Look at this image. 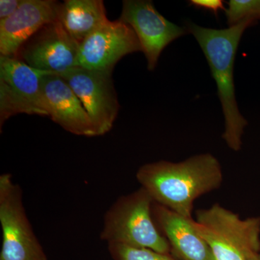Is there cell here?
<instances>
[{
  "label": "cell",
  "mask_w": 260,
  "mask_h": 260,
  "mask_svg": "<svg viewBox=\"0 0 260 260\" xmlns=\"http://www.w3.org/2000/svg\"><path fill=\"white\" fill-rule=\"evenodd\" d=\"M41 84L48 116L54 122L74 135L98 136L83 104L60 75L46 73Z\"/></svg>",
  "instance_id": "obj_12"
},
{
  "label": "cell",
  "mask_w": 260,
  "mask_h": 260,
  "mask_svg": "<svg viewBox=\"0 0 260 260\" xmlns=\"http://www.w3.org/2000/svg\"><path fill=\"white\" fill-rule=\"evenodd\" d=\"M0 260H47L25 213L21 189L10 174L0 177Z\"/></svg>",
  "instance_id": "obj_5"
},
{
  "label": "cell",
  "mask_w": 260,
  "mask_h": 260,
  "mask_svg": "<svg viewBox=\"0 0 260 260\" xmlns=\"http://www.w3.org/2000/svg\"><path fill=\"white\" fill-rule=\"evenodd\" d=\"M248 260H260V255L259 254H255L250 256Z\"/></svg>",
  "instance_id": "obj_19"
},
{
  "label": "cell",
  "mask_w": 260,
  "mask_h": 260,
  "mask_svg": "<svg viewBox=\"0 0 260 260\" xmlns=\"http://www.w3.org/2000/svg\"><path fill=\"white\" fill-rule=\"evenodd\" d=\"M189 5L198 9L212 12L214 15L218 16L219 11H225L226 8L224 6V3L221 0H189Z\"/></svg>",
  "instance_id": "obj_17"
},
{
  "label": "cell",
  "mask_w": 260,
  "mask_h": 260,
  "mask_svg": "<svg viewBox=\"0 0 260 260\" xmlns=\"http://www.w3.org/2000/svg\"><path fill=\"white\" fill-rule=\"evenodd\" d=\"M142 51L131 26L119 20H109L82 43L78 64L85 69L113 72L123 56Z\"/></svg>",
  "instance_id": "obj_10"
},
{
  "label": "cell",
  "mask_w": 260,
  "mask_h": 260,
  "mask_svg": "<svg viewBox=\"0 0 260 260\" xmlns=\"http://www.w3.org/2000/svg\"><path fill=\"white\" fill-rule=\"evenodd\" d=\"M153 216L167 239L171 251L182 260H215L213 252L194 226V220L154 202Z\"/></svg>",
  "instance_id": "obj_13"
},
{
  "label": "cell",
  "mask_w": 260,
  "mask_h": 260,
  "mask_svg": "<svg viewBox=\"0 0 260 260\" xmlns=\"http://www.w3.org/2000/svg\"><path fill=\"white\" fill-rule=\"evenodd\" d=\"M119 20L134 30L150 71L155 70L162 50L169 44L189 32L186 27L179 26L164 18L150 0L123 2Z\"/></svg>",
  "instance_id": "obj_9"
},
{
  "label": "cell",
  "mask_w": 260,
  "mask_h": 260,
  "mask_svg": "<svg viewBox=\"0 0 260 260\" xmlns=\"http://www.w3.org/2000/svg\"><path fill=\"white\" fill-rule=\"evenodd\" d=\"M46 72L15 57L0 56V124L18 114L47 116L42 90Z\"/></svg>",
  "instance_id": "obj_6"
},
{
  "label": "cell",
  "mask_w": 260,
  "mask_h": 260,
  "mask_svg": "<svg viewBox=\"0 0 260 260\" xmlns=\"http://www.w3.org/2000/svg\"><path fill=\"white\" fill-rule=\"evenodd\" d=\"M194 226L215 260H248L260 251V218L242 219L219 204L198 210Z\"/></svg>",
  "instance_id": "obj_4"
},
{
  "label": "cell",
  "mask_w": 260,
  "mask_h": 260,
  "mask_svg": "<svg viewBox=\"0 0 260 260\" xmlns=\"http://www.w3.org/2000/svg\"><path fill=\"white\" fill-rule=\"evenodd\" d=\"M153 204V198L143 187L121 196L106 213L101 239L108 244L170 254V245L154 220Z\"/></svg>",
  "instance_id": "obj_3"
},
{
  "label": "cell",
  "mask_w": 260,
  "mask_h": 260,
  "mask_svg": "<svg viewBox=\"0 0 260 260\" xmlns=\"http://www.w3.org/2000/svg\"><path fill=\"white\" fill-rule=\"evenodd\" d=\"M109 251L114 260H177L170 254H164L119 244H108Z\"/></svg>",
  "instance_id": "obj_16"
},
{
  "label": "cell",
  "mask_w": 260,
  "mask_h": 260,
  "mask_svg": "<svg viewBox=\"0 0 260 260\" xmlns=\"http://www.w3.org/2000/svg\"><path fill=\"white\" fill-rule=\"evenodd\" d=\"M112 73L78 67L59 75L83 104L98 136L110 131L119 110Z\"/></svg>",
  "instance_id": "obj_7"
},
{
  "label": "cell",
  "mask_w": 260,
  "mask_h": 260,
  "mask_svg": "<svg viewBox=\"0 0 260 260\" xmlns=\"http://www.w3.org/2000/svg\"><path fill=\"white\" fill-rule=\"evenodd\" d=\"M23 0H1L0 1V20L9 18L14 14Z\"/></svg>",
  "instance_id": "obj_18"
},
{
  "label": "cell",
  "mask_w": 260,
  "mask_h": 260,
  "mask_svg": "<svg viewBox=\"0 0 260 260\" xmlns=\"http://www.w3.org/2000/svg\"><path fill=\"white\" fill-rule=\"evenodd\" d=\"M58 20L80 46L109 20L102 0H66L61 3Z\"/></svg>",
  "instance_id": "obj_14"
},
{
  "label": "cell",
  "mask_w": 260,
  "mask_h": 260,
  "mask_svg": "<svg viewBox=\"0 0 260 260\" xmlns=\"http://www.w3.org/2000/svg\"><path fill=\"white\" fill-rule=\"evenodd\" d=\"M257 22L246 19L225 29L204 28L191 20L186 21L188 32L194 36L204 53L216 82L221 103L225 132L223 138L234 151L242 148V135L248 121L241 114L236 99L234 67L236 54L243 34Z\"/></svg>",
  "instance_id": "obj_2"
},
{
  "label": "cell",
  "mask_w": 260,
  "mask_h": 260,
  "mask_svg": "<svg viewBox=\"0 0 260 260\" xmlns=\"http://www.w3.org/2000/svg\"><path fill=\"white\" fill-rule=\"evenodd\" d=\"M227 4L225 13L229 27L246 19L260 20V0H230Z\"/></svg>",
  "instance_id": "obj_15"
},
{
  "label": "cell",
  "mask_w": 260,
  "mask_h": 260,
  "mask_svg": "<svg viewBox=\"0 0 260 260\" xmlns=\"http://www.w3.org/2000/svg\"><path fill=\"white\" fill-rule=\"evenodd\" d=\"M80 46L59 20L44 25L20 48L17 59L36 70L61 75L78 68Z\"/></svg>",
  "instance_id": "obj_8"
},
{
  "label": "cell",
  "mask_w": 260,
  "mask_h": 260,
  "mask_svg": "<svg viewBox=\"0 0 260 260\" xmlns=\"http://www.w3.org/2000/svg\"><path fill=\"white\" fill-rule=\"evenodd\" d=\"M60 5L53 0H23L14 14L0 20L1 56L16 57L34 34L58 20Z\"/></svg>",
  "instance_id": "obj_11"
},
{
  "label": "cell",
  "mask_w": 260,
  "mask_h": 260,
  "mask_svg": "<svg viewBox=\"0 0 260 260\" xmlns=\"http://www.w3.org/2000/svg\"><path fill=\"white\" fill-rule=\"evenodd\" d=\"M136 178L155 203L191 218L194 202L218 189L223 172L218 159L198 154L179 162L160 160L138 169Z\"/></svg>",
  "instance_id": "obj_1"
}]
</instances>
